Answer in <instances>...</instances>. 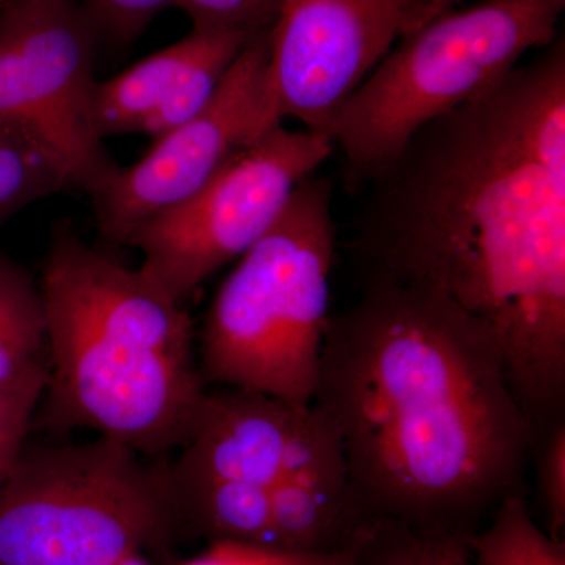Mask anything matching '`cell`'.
I'll list each match as a JSON object with an SVG mask.
<instances>
[{
    "mask_svg": "<svg viewBox=\"0 0 565 565\" xmlns=\"http://www.w3.org/2000/svg\"><path fill=\"white\" fill-rule=\"evenodd\" d=\"M364 277L445 297L492 334L533 429L565 396V44L424 125L370 181Z\"/></svg>",
    "mask_w": 565,
    "mask_h": 565,
    "instance_id": "obj_1",
    "label": "cell"
},
{
    "mask_svg": "<svg viewBox=\"0 0 565 565\" xmlns=\"http://www.w3.org/2000/svg\"><path fill=\"white\" fill-rule=\"evenodd\" d=\"M70 189L68 172L47 148L20 129L0 125V223Z\"/></svg>",
    "mask_w": 565,
    "mask_h": 565,
    "instance_id": "obj_15",
    "label": "cell"
},
{
    "mask_svg": "<svg viewBox=\"0 0 565 565\" xmlns=\"http://www.w3.org/2000/svg\"><path fill=\"white\" fill-rule=\"evenodd\" d=\"M267 33L237 55L203 110L154 139L143 158L120 167L92 196L106 239L128 243L143 223L191 199L234 156L280 125L267 93Z\"/></svg>",
    "mask_w": 565,
    "mask_h": 565,
    "instance_id": "obj_10",
    "label": "cell"
},
{
    "mask_svg": "<svg viewBox=\"0 0 565 565\" xmlns=\"http://www.w3.org/2000/svg\"><path fill=\"white\" fill-rule=\"evenodd\" d=\"M98 39L79 0L0 6V125L47 148L90 196L120 170L96 126Z\"/></svg>",
    "mask_w": 565,
    "mask_h": 565,
    "instance_id": "obj_8",
    "label": "cell"
},
{
    "mask_svg": "<svg viewBox=\"0 0 565 565\" xmlns=\"http://www.w3.org/2000/svg\"><path fill=\"white\" fill-rule=\"evenodd\" d=\"M468 546L473 565H565L563 542L539 527L522 492L505 497Z\"/></svg>",
    "mask_w": 565,
    "mask_h": 565,
    "instance_id": "obj_14",
    "label": "cell"
},
{
    "mask_svg": "<svg viewBox=\"0 0 565 565\" xmlns=\"http://www.w3.org/2000/svg\"><path fill=\"white\" fill-rule=\"evenodd\" d=\"M311 404L366 520L463 534L520 492L533 426L492 334L438 294L363 277L330 315Z\"/></svg>",
    "mask_w": 565,
    "mask_h": 565,
    "instance_id": "obj_2",
    "label": "cell"
},
{
    "mask_svg": "<svg viewBox=\"0 0 565 565\" xmlns=\"http://www.w3.org/2000/svg\"><path fill=\"white\" fill-rule=\"evenodd\" d=\"M43 390L0 386V489L25 446Z\"/></svg>",
    "mask_w": 565,
    "mask_h": 565,
    "instance_id": "obj_21",
    "label": "cell"
},
{
    "mask_svg": "<svg viewBox=\"0 0 565 565\" xmlns=\"http://www.w3.org/2000/svg\"><path fill=\"white\" fill-rule=\"evenodd\" d=\"M181 565H360L355 546L297 550L250 542L214 541L202 555Z\"/></svg>",
    "mask_w": 565,
    "mask_h": 565,
    "instance_id": "obj_18",
    "label": "cell"
},
{
    "mask_svg": "<svg viewBox=\"0 0 565 565\" xmlns=\"http://www.w3.org/2000/svg\"><path fill=\"white\" fill-rule=\"evenodd\" d=\"M332 184L307 178L215 294L202 333V377L311 404L330 311Z\"/></svg>",
    "mask_w": 565,
    "mask_h": 565,
    "instance_id": "obj_4",
    "label": "cell"
},
{
    "mask_svg": "<svg viewBox=\"0 0 565 565\" xmlns=\"http://www.w3.org/2000/svg\"><path fill=\"white\" fill-rule=\"evenodd\" d=\"M184 494L214 541L274 545L270 486L215 482Z\"/></svg>",
    "mask_w": 565,
    "mask_h": 565,
    "instance_id": "obj_16",
    "label": "cell"
},
{
    "mask_svg": "<svg viewBox=\"0 0 565 565\" xmlns=\"http://www.w3.org/2000/svg\"><path fill=\"white\" fill-rule=\"evenodd\" d=\"M50 343L40 285L0 253V386L46 392Z\"/></svg>",
    "mask_w": 565,
    "mask_h": 565,
    "instance_id": "obj_13",
    "label": "cell"
},
{
    "mask_svg": "<svg viewBox=\"0 0 565 565\" xmlns=\"http://www.w3.org/2000/svg\"><path fill=\"white\" fill-rule=\"evenodd\" d=\"M253 39L243 32L192 29L177 43L98 82L95 118L103 139L141 134L154 140L191 120Z\"/></svg>",
    "mask_w": 565,
    "mask_h": 565,
    "instance_id": "obj_12",
    "label": "cell"
},
{
    "mask_svg": "<svg viewBox=\"0 0 565 565\" xmlns=\"http://www.w3.org/2000/svg\"><path fill=\"white\" fill-rule=\"evenodd\" d=\"M352 542L360 565H473L467 534L419 533L364 520Z\"/></svg>",
    "mask_w": 565,
    "mask_h": 565,
    "instance_id": "obj_17",
    "label": "cell"
},
{
    "mask_svg": "<svg viewBox=\"0 0 565 565\" xmlns=\"http://www.w3.org/2000/svg\"><path fill=\"white\" fill-rule=\"evenodd\" d=\"M181 448L172 475L177 492L278 481L349 490L340 444L313 404L226 386L206 390Z\"/></svg>",
    "mask_w": 565,
    "mask_h": 565,
    "instance_id": "obj_11",
    "label": "cell"
},
{
    "mask_svg": "<svg viewBox=\"0 0 565 565\" xmlns=\"http://www.w3.org/2000/svg\"><path fill=\"white\" fill-rule=\"evenodd\" d=\"M6 2H9V0H0V6H2V3H6Z\"/></svg>",
    "mask_w": 565,
    "mask_h": 565,
    "instance_id": "obj_25",
    "label": "cell"
},
{
    "mask_svg": "<svg viewBox=\"0 0 565 565\" xmlns=\"http://www.w3.org/2000/svg\"><path fill=\"white\" fill-rule=\"evenodd\" d=\"M541 490L550 520V535L561 541L565 527V426L556 423L541 463Z\"/></svg>",
    "mask_w": 565,
    "mask_h": 565,
    "instance_id": "obj_22",
    "label": "cell"
},
{
    "mask_svg": "<svg viewBox=\"0 0 565 565\" xmlns=\"http://www.w3.org/2000/svg\"><path fill=\"white\" fill-rule=\"evenodd\" d=\"M452 0H448L449 6H451Z\"/></svg>",
    "mask_w": 565,
    "mask_h": 565,
    "instance_id": "obj_26",
    "label": "cell"
},
{
    "mask_svg": "<svg viewBox=\"0 0 565 565\" xmlns=\"http://www.w3.org/2000/svg\"><path fill=\"white\" fill-rule=\"evenodd\" d=\"M99 36L115 43H131L162 11L178 0H79Z\"/></svg>",
    "mask_w": 565,
    "mask_h": 565,
    "instance_id": "obj_20",
    "label": "cell"
},
{
    "mask_svg": "<svg viewBox=\"0 0 565 565\" xmlns=\"http://www.w3.org/2000/svg\"><path fill=\"white\" fill-rule=\"evenodd\" d=\"M178 494L109 438L22 448L0 489V565H111L161 541Z\"/></svg>",
    "mask_w": 565,
    "mask_h": 565,
    "instance_id": "obj_6",
    "label": "cell"
},
{
    "mask_svg": "<svg viewBox=\"0 0 565 565\" xmlns=\"http://www.w3.org/2000/svg\"><path fill=\"white\" fill-rule=\"evenodd\" d=\"M427 0H281L267 33L275 120L326 134L394 43L435 17Z\"/></svg>",
    "mask_w": 565,
    "mask_h": 565,
    "instance_id": "obj_9",
    "label": "cell"
},
{
    "mask_svg": "<svg viewBox=\"0 0 565 565\" xmlns=\"http://www.w3.org/2000/svg\"><path fill=\"white\" fill-rule=\"evenodd\" d=\"M39 285L51 426L95 430L139 455L181 446L206 393L182 303L70 222L52 228Z\"/></svg>",
    "mask_w": 565,
    "mask_h": 565,
    "instance_id": "obj_3",
    "label": "cell"
},
{
    "mask_svg": "<svg viewBox=\"0 0 565 565\" xmlns=\"http://www.w3.org/2000/svg\"><path fill=\"white\" fill-rule=\"evenodd\" d=\"M111 565H150L147 563V561L141 557V553H134V555H129L126 557H122V559L117 561V563H114Z\"/></svg>",
    "mask_w": 565,
    "mask_h": 565,
    "instance_id": "obj_23",
    "label": "cell"
},
{
    "mask_svg": "<svg viewBox=\"0 0 565 565\" xmlns=\"http://www.w3.org/2000/svg\"><path fill=\"white\" fill-rule=\"evenodd\" d=\"M281 0H178L193 31L243 32L256 36L273 28Z\"/></svg>",
    "mask_w": 565,
    "mask_h": 565,
    "instance_id": "obj_19",
    "label": "cell"
},
{
    "mask_svg": "<svg viewBox=\"0 0 565 565\" xmlns=\"http://www.w3.org/2000/svg\"><path fill=\"white\" fill-rule=\"evenodd\" d=\"M565 0H484L401 39L338 111L330 139L351 185L377 177L427 122L492 90L557 39Z\"/></svg>",
    "mask_w": 565,
    "mask_h": 565,
    "instance_id": "obj_5",
    "label": "cell"
},
{
    "mask_svg": "<svg viewBox=\"0 0 565 565\" xmlns=\"http://www.w3.org/2000/svg\"><path fill=\"white\" fill-rule=\"evenodd\" d=\"M326 134L292 131L282 122L215 174L195 195L156 215L129 237L139 270L177 302L269 232L292 193L332 154Z\"/></svg>",
    "mask_w": 565,
    "mask_h": 565,
    "instance_id": "obj_7",
    "label": "cell"
},
{
    "mask_svg": "<svg viewBox=\"0 0 565 565\" xmlns=\"http://www.w3.org/2000/svg\"><path fill=\"white\" fill-rule=\"evenodd\" d=\"M427 2L433 7L435 13H441V11L449 10L448 0H427Z\"/></svg>",
    "mask_w": 565,
    "mask_h": 565,
    "instance_id": "obj_24",
    "label": "cell"
}]
</instances>
